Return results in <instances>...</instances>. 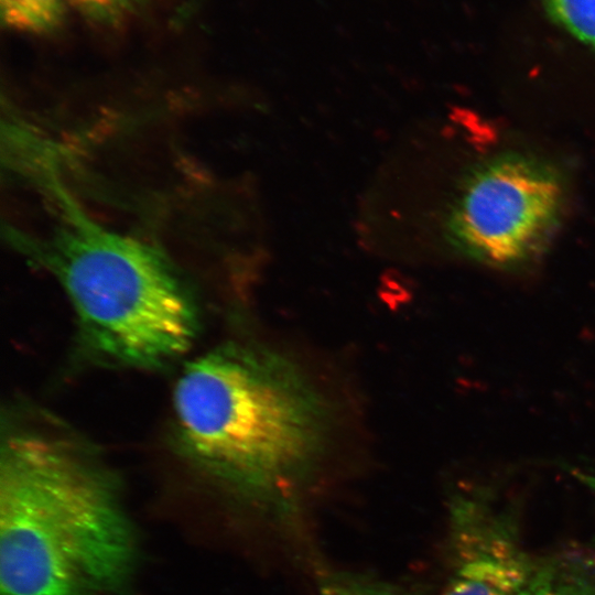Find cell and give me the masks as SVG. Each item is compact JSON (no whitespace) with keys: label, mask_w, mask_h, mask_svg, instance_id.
<instances>
[{"label":"cell","mask_w":595,"mask_h":595,"mask_svg":"<svg viewBox=\"0 0 595 595\" xmlns=\"http://www.w3.org/2000/svg\"><path fill=\"white\" fill-rule=\"evenodd\" d=\"M173 404L194 459L273 516L292 513L324 445L326 409L290 361L263 348L214 350L185 367Z\"/></svg>","instance_id":"obj_1"},{"label":"cell","mask_w":595,"mask_h":595,"mask_svg":"<svg viewBox=\"0 0 595 595\" xmlns=\"http://www.w3.org/2000/svg\"><path fill=\"white\" fill-rule=\"evenodd\" d=\"M42 181L55 220L32 250L61 281L89 344L130 366H154L185 353L196 313L175 269L149 242L88 216L48 166Z\"/></svg>","instance_id":"obj_2"},{"label":"cell","mask_w":595,"mask_h":595,"mask_svg":"<svg viewBox=\"0 0 595 595\" xmlns=\"http://www.w3.org/2000/svg\"><path fill=\"white\" fill-rule=\"evenodd\" d=\"M29 490L63 537L95 591L123 592L137 542L111 483L73 445L20 432L2 444L1 465Z\"/></svg>","instance_id":"obj_3"},{"label":"cell","mask_w":595,"mask_h":595,"mask_svg":"<svg viewBox=\"0 0 595 595\" xmlns=\"http://www.w3.org/2000/svg\"><path fill=\"white\" fill-rule=\"evenodd\" d=\"M561 198L560 182L547 166L520 156L497 159L464 184L451 212V237L478 260L517 266L543 244Z\"/></svg>","instance_id":"obj_4"},{"label":"cell","mask_w":595,"mask_h":595,"mask_svg":"<svg viewBox=\"0 0 595 595\" xmlns=\"http://www.w3.org/2000/svg\"><path fill=\"white\" fill-rule=\"evenodd\" d=\"M447 575L440 595H519L532 576L511 515L484 489L448 506Z\"/></svg>","instance_id":"obj_5"},{"label":"cell","mask_w":595,"mask_h":595,"mask_svg":"<svg viewBox=\"0 0 595 595\" xmlns=\"http://www.w3.org/2000/svg\"><path fill=\"white\" fill-rule=\"evenodd\" d=\"M2 595H93L95 591L46 513L12 475L0 470Z\"/></svg>","instance_id":"obj_6"},{"label":"cell","mask_w":595,"mask_h":595,"mask_svg":"<svg viewBox=\"0 0 595 595\" xmlns=\"http://www.w3.org/2000/svg\"><path fill=\"white\" fill-rule=\"evenodd\" d=\"M519 595H595V571L573 560L550 561L536 567Z\"/></svg>","instance_id":"obj_7"},{"label":"cell","mask_w":595,"mask_h":595,"mask_svg":"<svg viewBox=\"0 0 595 595\" xmlns=\"http://www.w3.org/2000/svg\"><path fill=\"white\" fill-rule=\"evenodd\" d=\"M314 595H425L414 583L381 577L369 572L328 570L317 578Z\"/></svg>","instance_id":"obj_8"},{"label":"cell","mask_w":595,"mask_h":595,"mask_svg":"<svg viewBox=\"0 0 595 595\" xmlns=\"http://www.w3.org/2000/svg\"><path fill=\"white\" fill-rule=\"evenodd\" d=\"M67 0H0L2 23L10 30L44 34L64 20Z\"/></svg>","instance_id":"obj_9"},{"label":"cell","mask_w":595,"mask_h":595,"mask_svg":"<svg viewBox=\"0 0 595 595\" xmlns=\"http://www.w3.org/2000/svg\"><path fill=\"white\" fill-rule=\"evenodd\" d=\"M545 6L553 21L595 48V0H545Z\"/></svg>","instance_id":"obj_10"},{"label":"cell","mask_w":595,"mask_h":595,"mask_svg":"<svg viewBox=\"0 0 595 595\" xmlns=\"http://www.w3.org/2000/svg\"><path fill=\"white\" fill-rule=\"evenodd\" d=\"M141 2L142 0H67V3L82 14L104 23L123 19Z\"/></svg>","instance_id":"obj_11"},{"label":"cell","mask_w":595,"mask_h":595,"mask_svg":"<svg viewBox=\"0 0 595 595\" xmlns=\"http://www.w3.org/2000/svg\"><path fill=\"white\" fill-rule=\"evenodd\" d=\"M578 478L582 479L589 488L595 491V475L580 474Z\"/></svg>","instance_id":"obj_12"}]
</instances>
